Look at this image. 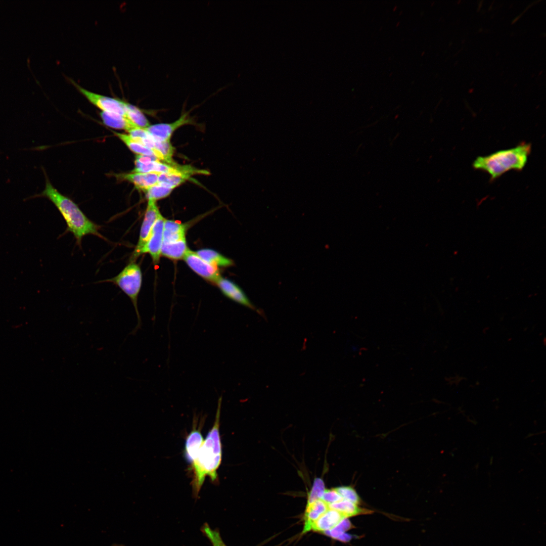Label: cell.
I'll return each mask as SVG.
<instances>
[{
    "instance_id": "1",
    "label": "cell",
    "mask_w": 546,
    "mask_h": 546,
    "mask_svg": "<svg viewBox=\"0 0 546 546\" xmlns=\"http://www.w3.org/2000/svg\"><path fill=\"white\" fill-rule=\"evenodd\" d=\"M222 397H220L215 421L208 432L194 460L190 464L192 472L191 485L193 496L198 498L205 478L209 477L212 482H216L217 471L221 464L222 447L219 426Z\"/></svg>"
},
{
    "instance_id": "2",
    "label": "cell",
    "mask_w": 546,
    "mask_h": 546,
    "mask_svg": "<svg viewBox=\"0 0 546 546\" xmlns=\"http://www.w3.org/2000/svg\"><path fill=\"white\" fill-rule=\"evenodd\" d=\"M42 195L49 199L56 206L70 232L80 244L82 238L87 235L102 238L99 232V226L91 221L83 213L77 205L70 198L61 194L47 181Z\"/></svg>"
},
{
    "instance_id": "3",
    "label": "cell",
    "mask_w": 546,
    "mask_h": 546,
    "mask_svg": "<svg viewBox=\"0 0 546 546\" xmlns=\"http://www.w3.org/2000/svg\"><path fill=\"white\" fill-rule=\"evenodd\" d=\"M531 151L529 143H522L508 149L499 150L474 161V169L484 171L493 180L511 170H522L526 164Z\"/></svg>"
},
{
    "instance_id": "4",
    "label": "cell",
    "mask_w": 546,
    "mask_h": 546,
    "mask_svg": "<svg viewBox=\"0 0 546 546\" xmlns=\"http://www.w3.org/2000/svg\"><path fill=\"white\" fill-rule=\"evenodd\" d=\"M103 282L116 285L130 299L135 309L138 323L129 334L135 335L142 326L138 306V299L142 283V274L140 266L134 262H130L117 276L102 281Z\"/></svg>"
},
{
    "instance_id": "5",
    "label": "cell",
    "mask_w": 546,
    "mask_h": 546,
    "mask_svg": "<svg viewBox=\"0 0 546 546\" xmlns=\"http://www.w3.org/2000/svg\"><path fill=\"white\" fill-rule=\"evenodd\" d=\"M72 84L92 104L99 108L102 112L112 113L126 117L125 101L96 94L87 90L74 80H70Z\"/></svg>"
},
{
    "instance_id": "6",
    "label": "cell",
    "mask_w": 546,
    "mask_h": 546,
    "mask_svg": "<svg viewBox=\"0 0 546 546\" xmlns=\"http://www.w3.org/2000/svg\"><path fill=\"white\" fill-rule=\"evenodd\" d=\"M160 214L156 201L148 200L140 229L139 240L130 258V262H134L136 258L141 255L142 251L150 237L153 225Z\"/></svg>"
},
{
    "instance_id": "7",
    "label": "cell",
    "mask_w": 546,
    "mask_h": 546,
    "mask_svg": "<svg viewBox=\"0 0 546 546\" xmlns=\"http://www.w3.org/2000/svg\"><path fill=\"white\" fill-rule=\"evenodd\" d=\"M188 266L202 278L212 282L221 277L218 268L205 261L196 252L189 249L183 258Z\"/></svg>"
},
{
    "instance_id": "8",
    "label": "cell",
    "mask_w": 546,
    "mask_h": 546,
    "mask_svg": "<svg viewBox=\"0 0 546 546\" xmlns=\"http://www.w3.org/2000/svg\"><path fill=\"white\" fill-rule=\"evenodd\" d=\"M165 219L161 214L155 221L150 237L141 252V255L144 253L150 254L154 263L155 264L159 263L161 255V247L163 243V230Z\"/></svg>"
},
{
    "instance_id": "9",
    "label": "cell",
    "mask_w": 546,
    "mask_h": 546,
    "mask_svg": "<svg viewBox=\"0 0 546 546\" xmlns=\"http://www.w3.org/2000/svg\"><path fill=\"white\" fill-rule=\"evenodd\" d=\"M222 293L234 301L264 316L263 311L257 308L243 291L235 283L221 277L215 283Z\"/></svg>"
},
{
    "instance_id": "10",
    "label": "cell",
    "mask_w": 546,
    "mask_h": 546,
    "mask_svg": "<svg viewBox=\"0 0 546 546\" xmlns=\"http://www.w3.org/2000/svg\"><path fill=\"white\" fill-rule=\"evenodd\" d=\"M192 122L189 113L185 112L174 122L150 125L145 129L157 141H169L176 129L184 125L192 124Z\"/></svg>"
},
{
    "instance_id": "11",
    "label": "cell",
    "mask_w": 546,
    "mask_h": 546,
    "mask_svg": "<svg viewBox=\"0 0 546 546\" xmlns=\"http://www.w3.org/2000/svg\"><path fill=\"white\" fill-rule=\"evenodd\" d=\"M159 174L156 173L134 172L121 173L117 177L122 180L129 181L139 190L145 192L151 187L158 183Z\"/></svg>"
},
{
    "instance_id": "12",
    "label": "cell",
    "mask_w": 546,
    "mask_h": 546,
    "mask_svg": "<svg viewBox=\"0 0 546 546\" xmlns=\"http://www.w3.org/2000/svg\"><path fill=\"white\" fill-rule=\"evenodd\" d=\"M345 518L338 511L329 508L313 523L310 531L323 533L332 529Z\"/></svg>"
},
{
    "instance_id": "13",
    "label": "cell",
    "mask_w": 546,
    "mask_h": 546,
    "mask_svg": "<svg viewBox=\"0 0 546 546\" xmlns=\"http://www.w3.org/2000/svg\"><path fill=\"white\" fill-rule=\"evenodd\" d=\"M329 509V505L321 499L306 505L303 517L304 527L302 534L310 531L313 523Z\"/></svg>"
},
{
    "instance_id": "14",
    "label": "cell",
    "mask_w": 546,
    "mask_h": 546,
    "mask_svg": "<svg viewBox=\"0 0 546 546\" xmlns=\"http://www.w3.org/2000/svg\"><path fill=\"white\" fill-rule=\"evenodd\" d=\"M201 427H197L196 424L187 436L185 448V457L190 464L194 460L204 440L201 432Z\"/></svg>"
},
{
    "instance_id": "15",
    "label": "cell",
    "mask_w": 546,
    "mask_h": 546,
    "mask_svg": "<svg viewBox=\"0 0 546 546\" xmlns=\"http://www.w3.org/2000/svg\"><path fill=\"white\" fill-rule=\"evenodd\" d=\"M186 226L178 221L165 219L163 243L176 242L186 239Z\"/></svg>"
},
{
    "instance_id": "16",
    "label": "cell",
    "mask_w": 546,
    "mask_h": 546,
    "mask_svg": "<svg viewBox=\"0 0 546 546\" xmlns=\"http://www.w3.org/2000/svg\"><path fill=\"white\" fill-rule=\"evenodd\" d=\"M329 507L338 511L347 518L361 515L371 514L373 512L370 510L362 508L357 504L343 499L329 505Z\"/></svg>"
},
{
    "instance_id": "17",
    "label": "cell",
    "mask_w": 546,
    "mask_h": 546,
    "mask_svg": "<svg viewBox=\"0 0 546 546\" xmlns=\"http://www.w3.org/2000/svg\"><path fill=\"white\" fill-rule=\"evenodd\" d=\"M100 115L104 123L113 128L123 129L128 132L131 129L138 127L126 117L119 114L101 112Z\"/></svg>"
},
{
    "instance_id": "18",
    "label": "cell",
    "mask_w": 546,
    "mask_h": 546,
    "mask_svg": "<svg viewBox=\"0 0 546 546\" xmlns=\"http://www.w3.org/2000/svg\"><path fill=\"white\" fill-rule=\"evenodd\" d=\"M188 249L186 239L173 242L162 243L161 255L171 259L178 260L184 258Z\"/></svg>"
},
{
    "instance_id": "19",
    "label": "cell",
    "mask_w": 546,
    "mask_h": 546,
    "mask_svg": "<svg viewBox=\"0 0 546 546\" xmlns=\"http://www.w3.org/2000/svg\"><path fill=\"white\" fill-rule=\"evenodd\" d=\"M196 252L205 261L217 267H228L234 264L231 259L211 249H203Z\"/></svg>"
},
{
    "instance_id": "20",
    "label": "cell",
    "mask_w": 546,
    "mask_h": 546,
    "mask_svg": "<svg viewBox=\"0 0 546 546\" xmlns=\"http://www.w3.org/2000/svg\"><path fill=\"white\" fill-rule=\"evenodd\" d=\"M114 134L121 140L126 146L135 154L139 155H145L156 157L155 152L133 140L129 134L112 131Z\"/></svg>"
},
{
    "instance_id": "21",
    "label": "cell",
    "mask_w": 546,
    "mask_h": 546,
    "mask_svg": "<svg viewBox=\"0 0 546 546\" xmlns=\"http://www.w3.org/2000/svg\"><path fill=\"white\" fill-rule=\"evenodd\" d=\"M126 117L137 127L146 129L150 125L142 110L138 107L125 102Z\"/></svg>"
},
{
    "instance_id": "22",
    "label": "cell",
    "mask_w": 546,
    "mask_h": 546,
    "mask_svg": "<svg viewBox=\"0 0 546 546\" xmlns=\"http://www.w3.org/2000/svg\"><path fill=\"white\" fill-rule=\"evenodd\" d=\"M191 176L180 173H171L160 174L158 183L165 185L174 189L187 180Z\"/></svg>"
},
{
    "instance_id": "23",
    "label": "cell",
    "mask_w": 546,
    "mask_h": 546,
    "mask_svg": "<svg viewBox=\"0 0 546 546\" xmlns=\"http://www.w3.org/2000/svg\"><path fill=\"white\" fill-rule=\"evenodd\" d=\"M173 189L163 184L157 183L144 193L148 200L154 201L164 198L170 195Z\"/></svg>"
},
{
    "instance_id": "24",
    "label": "cell",
    "mask_w": 546,
    "mask_h": 546,
    "mask_svg": "<svg viewBox=\"0 0 546 546\" xmlns=\"http://www.w3.org/2000/svg\"><path fill=\"white\" fill-rule=\"evenodd\" d=\"M203 534L209 540L212 546H227L223 541L218 529H212L207 523L201 528Z\"/></svg>"
},
{
    "instance_id": "25",
    "label": "cell",
    "mask_w": 546,
    "mask_h": 546,
    "mask_svg": "<svg viewBox=\"0 0 546 546\" xmlns=\"http://www.w3.org/2000/svg\"><path fill=\"white\" fill-rule=\"evenodd\" d=\"M324 481L322 478L316 477L314 479L311 488L307 495V505L322 499L325 490Z\"/></svg>"
},
{
    "instance_id": "26",
    "label": "cell",
    "mask_w": 546,
    "mask_h": 546,
    "mask_svg": "<svg viewBox=\"0 0 546 546\" xmlns=\"http://www.w3.org/2000/svg\"><path fill=\"white\" fill-rule=\"evenodd\" d=\"M355 527L347 518L343 519L339 523L332 529L323 532L324 534L337 540L338 537L348 530Z\"/></svg>"
},
{
    "instance_id": "27",
    "label": "cell",
    "mask_w": 546,
    "mask_h": 546,
    "mask_svg": "<svg viewBox=\"0 0 546 546\" xmlns=\"http://www.w3.org/2000/svg\"><path fill=\"white\" fill-rule=\"evenodd\" d=\"M343 499L355 504L361 503V499L356 490L351 486H341L334 488Z\"/></svg>"
},
{
    "instance_id": "28",
    "label": "cell",
    "mask_w": 546,
    "mask_h": 546,
    "mask_svg": "<svg viewBox=\"0 0 546 546\" xmlns=\"http://www.w3.org/2000/svg\"><path fill=\"white\" fill-rule=\"evenodd\" d=\"M342 498L334 488L331 489H326L322 499L328 505L336 503Z\"/></svg>"
},
{
    "instance_id": "29",
    "label": "cell",
    "mask_w": 546,
    "mask_h": 546,
    "mask_svg": "<svg viewBox=\"0 0 546 546\" xmlns=\"http://www.w3.org/2000/svg\"><path fill=\"white\" fill-rule=\"evenodd\" d=\"M111 546H125L122 544L114 543Z\"/></svg>"
}]
</instances>
